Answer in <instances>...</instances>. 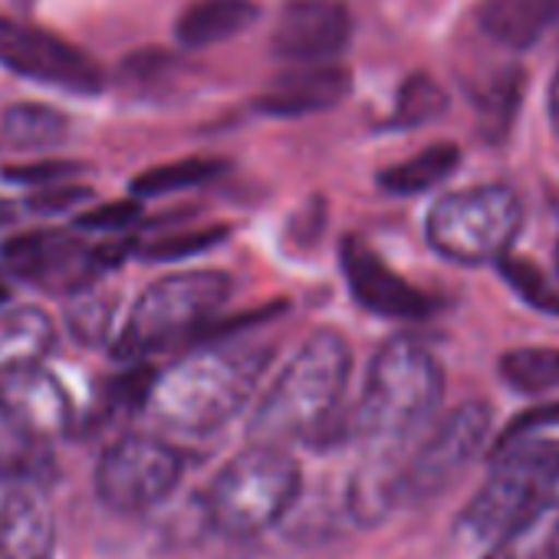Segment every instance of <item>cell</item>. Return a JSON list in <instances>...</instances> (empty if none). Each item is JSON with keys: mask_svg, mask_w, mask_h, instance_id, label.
<instances>
[{"mask_svg": "<svg viewBox=\"0 0 559 559\" xmlns=\"http://www.w3.org/2000/svg\"><path fill=\"white\" fill-rule=\"evenodd\" d=\"M353 376V349L340 330H317L257 402L247 438L263 444L304 441L310 448L340 444L349 431L343 415Z\"/></svg>", "mask_w": 559, "mask_h": 559, "instance_id": "6da1fadb", "label": "cell"}, {"mask_svg": "<svg viewBox=\"0 0 559 559\" xmlns=\"http://www.w3.org/2000/svg\"><path fill=\"white\" fill-rule=\"evenodd\" d=\"M273 359L270 346H194L155 372L145 408L171 431L207 435L224 428L253 395Z\"/></svg>", "mask_w": 559, "mask_h": 559, "instance_id": "7a4b0ae2", "label": "cell"}, {"mask_svg": "<svg viewBox=\"0 0 559 559\" xmlns=\"http://www.w3.org/2000/svg\"><path fill=\"white\" fill-rule=\"evenodd\" d=\"M441 399L444 369L431 349L415 340H389L369 366L349 431L369 448V454L402 457L431 425Z\"/></svg>", "mask_w": 559, "mask_h": 559, "instance_id": "3957f363", "label": "cell"}, {"mask_svg": "<svg viewBox=\"0 0 559 559\" xmlns=\"http://www.w3.org/2000/svg\"><path fill=\"white\" fill-rule=\"evenodd\" d=\"M234 297V276L224 270H175L142 290L112 340V356L139 362L165 349L188 346Z\"/></svg>", "mask_w": 559, "mask_h": 559, "instance_id": "277c9868", "label": "cell"}, {"mask_svg": "<svg viewBox=\"0 0 559 559\" xmlns=\"http://www.w3.org/2000/svg\"><path fill=\"white\" fill-rule=\"evenodd\" d=\"M304 487V471L284 444L250 441L204 490L207 523L230 539H250L284 520Z\"/></svg>", "mask_w": 559, "mask_h": 559, "instance_id": "5b68a950", "label": "cell"}, {"mask_svg": "<svg viewBox=\"0 0 559 559\" xmlns=\"http://www.w3.org/2000/svg\"><path fill=\"white\" fill-rule=\"evenodd\" d=\"M493 467L480 490L457 516V533L471 543H493L559 487V444L546 438H520L490 451Z\"/></svg>", "mask_w": 559, "mask_h": 559, "instance_id": "8992f818", "label": "cell"}, {"mask_svg": "<svg viewBox=\"0 0 559 559\" xmlns=\"http://www.w3.org/2000/svg\"><path fill=\"white\" fill-rule=\"evenodd\" d=\"M523 227V201L507 185H477L464 191L444 194L428 214V240L431 247L467 266L497 263L510 253Z\"/></svg>", "mask_w": 559, "mask_h": 559, "instance_id": "52a82bcc", "label": "cell"}, {"mask_svg": "<svg viewBox=\"0 0 559 559\" xmlns=\"http://www.w3.org/2000/svg\"><path fill=\"white\" fill-rule=\"evenodd\" d=\"M129 253H135V240H109L86 243L73 230L40 227L17 234L0 247V266L14 280L44 290L70 297L76 290L93 287L106 270H116Z\"/></svg>", "mask_w": 559, "mask_h": 559, "instance_id": "ba28073f", "label": "cell"}, {"mask_svg": "<svg viewBox=\"0 0 559 559\" xmlns=\"http://www.w3.org/2000/svg\"><path fill=\"white\" fill-rule=\"evenodd\" d=\"M493 412L487 402H464L448 412L428 435L408 448L395 471V510L441 497L487 448Z\"/></svg>", "mask_w": 559, "mask_h": 559, "instance_id": "9c48e42d", "label": "cell"}, {"mask_svg": "<svg viewBox=\"0 0 559 559\" xmlns=\"http://www.w3.org/2000/svg\"><path fill=\"white\" fill-rule=\"evenodd\" d=\"M185 474V454L155 435L116 438L96 464V497L112 513H145L171 497Z\"/></svg>", "mask_w": 559, "mask_h": 559, "instance_id": "30bf717a", "label": "cell"}, {"mask_svg": "<svg viewBox=\"0 0 559 559\" xmlns=\"http://www.w3.org/2000/svg\"><path fill=\"white\" fill-rule=\"evenodd\" d=\"M0 67L73 96H99L106 70L76 44L0 14Z\"/></svg>", "mask_w": 559, "mask_h": 559, "instance_id": "8fae6325", "label": "cell"}, {"mask_svg": "<svg viewBox=\"0 0 559 559\" xmlns=\"http://www.w3.org/2000/svg\"><path fill=\"white\" fill-rule=\"evenodd\" d=\"M353 40V14L343 0H284L273 21L270 53L284 63H333Z\"/></svg>", "mask_w": 559, "mask_h": 559, "instance_id": "7c38bea8", "label": "cell"}, {"mask_svg": "<svg viewBox=\"0 0 559 559\" xmlns=\"http://www.w3.org/2000/svg\"><path fill=\"white\" fill-rule=\"evenodd\" d=\"M340 266L356 304L385 320H428L438 310V300L402 273H395L359 234L343 237L340 243Z\"/></svg>", "mask_w": 559, "mask_h": 559, "instance_id": "4fadbf2b", "label": "cell"}, {"mask_svg": "<svg viewBox=\"0 0 559 559\" xmlns=\"http://www.w3.org/2000/svg\"><path fill=\"white\" fill-rule=\"evenodd\" d=\"M0 415L34 441H53L73 428V399L57 376L40 366L0 376Z\"/></svg>", "mask_w": 559, "mask_h": 559, "instance_id": "5bb4252c", "label": "cell"}, {"mask_svg": "<svg viewBox=\"0 0 559 559\" xmlns=\"http://www.w3.org/2000/svg\"><path fill=\"white\" fill-rule=\"evenodd\" d=\"M349 90H353V76L346 67L307 63L276 76L266 93L253 96L250 109L266 119H300L340 106L349 96Z\"/></svg>", "mask_w": 559, "mask_h": 559, "instance_id": "9a60e30c", "label": "cell"}, {"mask_svg": "<svg viewBox=\"0 0 559 559\" xmlns=\"http://www.w3.org/2000/svg\"><path fill=\"white\" fill-rule=\"evenodd\" d=\"M57 516L50 500L21 484L0 497V559H53Z\"/></svg>", "mask_w": 559, "mask_h": 559, "instance_id": "2e32d148", "label": "cell"}, {"mask_svg": "<svg viewBox=\"0 0 559 559\" xmlns=\"http://www.w3.org/2000/svg\"><path fill=\"white\" fill-rule=\"evenodd\" d=\"M257 21V0H191L175 21V37L188 50H204L240 37Z\"/></svg>", "mask_w": 559, "mask_h": 559, "instance_id": "e0dca14e", "label": "cell"}, {"mask_svg": "<svg viewBox=\"0 0 559 559\" xmlns=\"http://www.w3.org/2000/svg\"><path fill=\"white\" fill-rule=\"evenodd\" d=\"M57 346L53 317L40 307L0 310V376L40 366Z\"/></svg>", "mask_w": 559, "mask_h": 559, "instance_id": "ac0fdd59", "label": "cell"}, {"mask_svg": "<svg viewBox=\"0 0 559 559\" xmlns=\"http://www.w3.org/2000/svg\"><path fill=\"white\" fill-rule=\"evenodd\" d=\"M552 17H559V0H484L477 8L480 31L510 50L536 44Z\"/></svg>", "mask_w": 559, "mask_h": 559, "instance_id": "d6986e66", "label": "cell"}, {"mask_svg": "<svg viewBox=\"0 0 559 559\" xmlns=\"http://www.w3.org/2000/svg\"><path fill=\"white\" fill-rule=\"evenodd\" d=\"M484 559H559V493L497 536Z\"/></svg>", "mask_w": 559, "mask_h": 559, "instance_id": "ffe728a7", "label": "cell"}, {"mask_svg": "<svg viewBox=\"0 0 559 559\" xmlns=\"http://www.w3.org/2000/svg\"><path fill=\"white\" fill-rule=\"evenodd\" d=\"M70 116L47 103H14L0 112V139L14 148H53L70 139Z\"/></svg>", "mask_w": 559, "mask_h": 559, "instance_id": "44dd1931", "label": "cell"}, {"mask_svg": "<svg viewBox=\"0 0 559 559\" xmlns=\"http://www.w3.org/2000/svg\"><path fill=\"white\" fill-rule=\"evenodd\" d=\"M461 165V148L451 145V142H438V145H428L421 148L418 155L379 171V188L389 191V194H421V191H431L435 185L448 181Z\"/></svg>", "mask_w": 559, "mask_h": 559, "instance_id": "7402d4cb", "label": "cell"}, {"mask_svg": "<svg viewBox=\"0 0 559 559\" xmlns=\"http://www.w3.org/2000/svg\"><path fill=\"white\" fill-rule=\"evenodd\" d=\"M230 168L227 158H211V155H191V158H178V162H168V165H155V168H145L139 171L129 188H132V198H162V194H175V191H185V188H198L204 181H214L217 175H224Z\"/></svg>", "mask_w": 559, "mask_h": 559, "instance_id": "603a6c76", "label": "cell"}, {"mask_svg": "<svg viewBox=\"0 0 559 559\" xmlns=\"http://www.w3.org/2000/svg\"><path fill=\"white\" fill-rule=\"evenodd\" d=\"M523 86L526 76L520 67L503 70L500 76H493L490 83H484V90L474 96L477 103V116H480V132L487 142H503L520 116V103H523Z\"/></svg>", "mask_w": 559, "mask_h": 559, "instance_id": "cb8c5ba5", "label": "cell"}, {"mask_svg": "<svg viewBox=\"0 0 559 559\" xmlns=\"http://www.w3.org/2000/svg\"><path fill=\"white\" fill-rule=\"evenodd\" d=\"M500 376L510 389L523 395H543L559 389V349L526 346L500 359Z\"/></svg>", "mask_w": 559, "mask_h": 559, "instance_id": "d4e9b609", "label": "cell"}, {"mask_svg": "<svg viewBox=\"0 0 559 559\" xmlns=\"http://www.w3.org/2000/svg\"><path fill=\"white\" fill-rule=\"evenodd\" d=\"M444 109H448V93L428 73H415L402 83L389 126L392 129H418V126L441 119Z\"/></svg>", "mask_w": 559, "mask_h": 559, "instance_id": "484cf974", "label": "cell"}, {"mask_svg": "<svg viewBox=\"0 0 559 559\" xmlns=\"http://www.w3.org/2000/svg\"><path fill=\"white\" fill-rule=\"evenodd\" d=\"M112 320H116V297L99 294L93 287L70 294L67 307V326L76 343L83 346H106L112 336Z\"/></svg>", "mask_w": 559, "mask_h": 559, "instance_id": "4316f807", "label": "cell"}, {"mask_svg": "<svg viewBox=\"0 0 559 559\" xmlns=\"http://www.w3.org/2000/svg\"><path fill=\"white\" fill-rule=\"evenodd\" d=\"M230 237V224H207V227H188V230H175V234H162L142 247H135V253L142 260H155V263H175L194 253H204L217 243H224Z\"/></svg>", "mask_w": 559, "mask_h": 559, "instance_id": "83f0119b", "label": "cell"}, {"mask_svg": "<svg viewBox=\"0 0 559 559\" xmlns=\"http://www.w3.org/2000/svg\"><path fill=\"white\" fill-rule=\"evenodd\" d=\"M497 270H500V276L507 280V284L513 287V294H520L523 304H530V307L539 310V313L559 317V290L549 284L546 273H543L533 260L503 253V257L497 260Z\"/></svg>", "mask_w": 559, "mask_h": 559, "instance_id": "f1b7e54d", "label": "cell"}, {"mask_svg": "<svg viewBox=\"0 0 559 559\" xmlns=\"http://www.w3.org/2000/svg\"><path fill=\"white\" fill-rule=\"evenodd\" d=\"M86 171H90V165L76 162V158H40V162L4 165L0 168V181L17 185V188H44V185H57V181H73Z\"/></svg>", "mask_w": 559, "mask_h": 559, "instance_id": "f546056e", "label": "cell"}, {"mask_svg": "<svg viewBox=\"0 0 559 559\" xmlns=\"http://www.w3.org/2000/svg\"><path fill=\"white\" fill-rule=\"evenodd\" d=\"M83 201H93V188L76 185V181H57V185H44L34 194H27L21 207L37 217H50V214H67Z\"/></svg>", "mask_w": 559, "mask_h": 559, "instance_id": "4dcf8cb0", "label": "cell"}, {"mask_svg": "<svg viewBox=\"0 0 559 559\" xmlns=\"http://www.w3.org/2000/svg\"><path fill=\"white\" fill-rule=\"evenodd\" d=\"M139 221H142V201L126 198V201H109V204H99V207L76 214V230L109 234V230H126Z\"/></svg>", "mask_w": 559, "mask_h": 559, "instance_id": "1f68e13d", "label": "cell"}, {"mask_svg": "<svg viewBox=\"0 0 559 559\" xmlns=\"http://www.w3.org/2000/svg\"><path fill=\"white\" fill-rule=\"evenodd\" d=\"M546 425H559V402H546V405L530 408V412H523L520 418H513V421L500 431V438L493 441L490 451H500V448H507V444H513V441H520V438H530V435H536V431L546 428Z\"/></svg>", "mask_w": 559, "mask_h": 559, "instance_id": "d6a6232c", "label": "cell"}, {"mask_svg": "<svg viewBox=\"0 0 559 559\" xmlns=\"http://www.w3.org/2000/svg\"><path fill=\"white\" fill-rule=\"evenodd\" d=\"M175 67H178V57L168 50H139V53H129L122 60L126 80H158Z\"/></svg>", "mask_w": 559, "mask_h": 559, "instance_id": "836d02e7", "label": "cell"}, {"mask_svg": "<svg viewBox=\"0 0 559 559\" xmlns=\"http://www.w3.org/2000/svg\"><path fill=\"white\" fill-rule=\"evenodd\" d=\"M549 122H552V132L559 139V67L552 73V83H549Z\"/></svg>", "mask_w": 559, "mask_h": 559, "instance_id": "e575fe53", "label": "cell"}, {"mask_svg": "<svg viewBox=\"0 0 559 559\" xmlns=\"http://www.w3.org/2000/svg\"><path fill=\"white\" fill-rule=\"evenodd\" d=\"M14 221H17V204L8 201V198H0V227H8Z\"/></svg>", "mask_w": 559, "mask_h": 559, "instance_id": "d590c367", "label": "cell"}, {"mask_svg": "<svg viewBox=\"0 0 559 559\" xmlns=\"http://www.w3.org/2000/svg\"><path fill=\"white\" fill-rule=\"evenodd\" d=\"M4 300H8V284L0 280V304H4Z\"/></svg>", "mask_w": 559, "mask_h": 559, "instance_id": "8d00e7d4", "label": "cell"}]
</instances>
